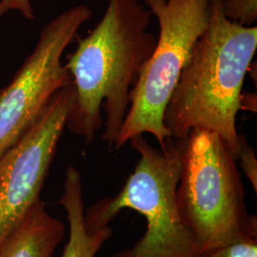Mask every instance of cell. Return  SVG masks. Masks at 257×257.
<instances>
[{
  "label": "cell",
  "mask_w": 257,
  "mask_h": 257,
  "mask_svg": "<svg viewBox=\"0 0 257 257\" xmlns=\"http://www.w3.org/2000/svg\"><path fill=\"white\" fill-rule=\"evenodd\" d=\"M151 19L138 0H108L101 20L69 56L75 97L66 127L86 144L103 126V142L112 147L118 137L131 92L156 47Z\"/></svg>",
  "instance_id": "1"
},
{
  "label": "cell",
  "mask_w": 257,
  "mask_h": 257,
  "mask_svg": "<svg viewBox=\"0 0 257 257\" xmlns=\"http://www.w3.org/2000/svg\"><path fill=\"white\" fill-rule=\"evenodd\" d=\"M257 48L256 26H243L211 0L209 24L193 45L164 112L171 138H187L193 128L217 134L237 160L236 118L242 88Z\"/></svg>",
  "instance_id": "2"
},
{
  "label": "cell",
  "mask_w": 257,
  "mask_h": 257,
  "mask_svg": "<svg viewBox=\"0 0 257 257\" xmlns=\"http://www.w3.org/2000/svg\"><path fill=\"white\" fill-rule=\"evenodd\" d=\"M186 142L187 138H170L165 149H156L143 135L132 138L131 147L139 156L135 171L115 195L84 210V226L90 233L109 226L124 209L144 216V235L114 257H202L182 222L176 201Z\"/></svg>",
  "instance_id": "3"
},
{
  "label": "cell",
  "mask_w": 257,
  "mask_h": 257,
  "mask_svg": "<svg viewBox=\"0 0 257 257\" xmlns=\"http://www.w3.org/2000/svg\"><path fill=\"white\" fill-rule=\"evenodd\" d=\"M236 158L215 133L193 128L186 142L176 191L177 208L200 255L257 234Z\"/></svg>",
  "instance_id": "4"
},
{
  "label": "cell",
  "mask_w": 257,
  "mask_h": 257,
  "mask_svg": "<svg viewBox=\"0 0 257 257\" xmlns=\"http://www.w3.org/2000/svg\"><path fill=\"white\" fill-rule=\"evenodd\" d=\"M159 24L151 57L145 62L130 94V107L113 149L150 134L165 149L171 134L164 112L193 45L209 24L211 0H144Z\"/></svg>",
  "instance_id": "5"
},
{
  "label": "cell",
  "mask_w": 257,
  "mask_h": 257,
  "mask_svg": "<svg viewBox=\"0 0 257 257\" xmlns=\"http://www.w3.org/2000/svg\"><path fill=\"white\" fill-rule=\"evenodd\" d=\"M91 16L92 11L80 4L51 20L32 54L0 91V155L26 132L55 92L73 83L61 58Z\"/></svg>",
  "instance_id": "6"
},
{
  "label": "cell",
  "mask_w": 257,
  "mask_h": 257,
  "mask_svg": "<svg viewBox=\"0 0 257 257\" xmlns=\"http://www.w3.org/2000/svg\"><path fill=\"white\" fill-rule=\"evenodd\" d=\"M74 97L73 83L55 92L26 132L0 155V244L40 200Z\"/></svg>",
  "instance_id": "7"
},
{
  "label": "cell",
  "mask_w": 257,
  "mask_h": 257,
  "mask_svg": "<svg viewBox=\"0 0 257 257\" xmlns=\"http://www.w3.org/2000/svg\"><path fill=\"white\" fill-rule=\"evenodd\" d=\"M64 235V224L39 200L2 241L0 257H52Z\"/></svg>",
  "instance_id": "8"
},
{
  "label": "cell",
  "mask_w": 257,
  "mask_h": 257,
  "mask_svg": "<svg viewBox=\"0 0 257 257\" xmlns=\"http://www.w3.org/2000/svg\"><path fill=\"white\" fill-rule=\"evenodd\" d=\"M63 187L58 204L66 211L70 231L61 257H94L110 238L113 230L110 226L92 233L85 229L82 181L78 170L74 167L68 168Z\"/></svg>",
  "instance_id": "9"
},
{
  "label": "cell",
  "mask_w": 257,
  "mask_h": 257,
  "mask_svg": "<svg viewBox=\"0 0 257 257\" xmlns=\"http://www.w3.org/2000/svg\"><path fill=\"white\" fill-rule=\"evenodd\" d=\"M223 14L230 21L249 26L257 19V0H220Z\"/></svg>",
  "instance_id": "10"
},
{
  "label": "cell",
  "mask_w": 257,
  "mask_h": 257,
  "mask_svg": "<svg viewBox=\"0 0 257 257\" xmlns=\"http://www.w3.org/2000/svg\"><path fill=\"white\" fill-rule=\"evenodd\" d=\"M205 257H257V234L231 242L212 250Z\"/></svg>",
  "instance_id": "11"
},
{
  "label": "cell",
  "mask_w": 257,
  "mask_h": 257,
  "mask_svg": "<svg viewBox=\"0 0 257 257\" xmlns=\"http://www.w3.org/2000/svg\"><path fill=\"white\" fill-rule=\"evenodd\" d=\"M237 160L240 161V166L244 174L248 177L254 192H257V159L254 150L249 147L243 135H240L239 152Z\"/></svg>",
  "instance_id": "12"
},
{
  "label": "cell",
  "mask_w": 257,
  "mask_h": 257,
  "mask_svg": "<svg viewBox=\"0 0 257 257\" xmlns=\"http://www.w3.org/2000/svg\"><path fill=\"white\" fill-rule=\"evenodd\" d=\"M11 11L19 12L28 20L35 19L31 0H0V17Z\"/></svg>",
  "instance_id": "13"
}]
</instances>
